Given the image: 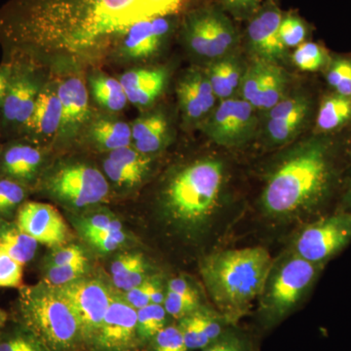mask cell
<instances>
[{"instance_id":"6da1fadb","label":"cell","mask_w":351,"mask_h":351,"mask_svg":"<svg viewBox=\"0 0 351 351\" xmlns=\"http://www.w3.org/2000/svg\"><path fill=\"white\" fill-rule=\"evenodd\" d=\"M184 0H13L9 27L21 43L34 47L52 29L83 36L125 32L138 21L174 13Z\"/></svg>"},{"instance_id":"7a4b0ae2","label":"cell","mask_w":351,"mask_h":351,"mask_svg":"<svg viewBox=\"0 0 351 351\" xmlns=\"http://www.w3.org/2000/svg\"><path fill=\"white\" fill-rule=\"evenodd\" d=\"M339 181L336 152L329 138L306 141L274 170L262 195L270 216L283 217L322 209Z\"/></svg>"},{"instance_id":"3957f363","label":"cell","mask_w":351,"mask_h":351,"mask_svg":"<svg viewBox=\"0 0 351 351\" xmlns=\"http://www.w3.org/2000/svg\"><path fill=\"white\" fill-rule=\"evenodd\" d=\"M271 269L269 251L257 246L215 253L205 258L201 274L219 308L237 314L262 295Z\"/></svg>"},{"instance_id":"277c9868","label":"cell","mask_w":351,"mask_h":351,"mask_svg":"<svg viewBox=\"0 0 351 351\" xmlns=\"http://www.w3.org/2000/svg\"><path fill=\"white\" fill-rule=\"evenodd\" d=\"M17 324L48 351H85L80 322L71 304L56 288L40 282L19 289Z\"/></svg>"},{"instance_id":"5b68a950","label":"cell","mask_w":351,"mask_h":351,"mask_svg":"<svg viewBox=\"0 0 351 351\" xmlns=\"http://www.w3.org/2000/svg\"><path fill=\"white\" fill-rule=\"evenodd\" d=\"M223 164L202 159L173 176L163 193L168 219L184 230H199L213 217L223 191Z\"/></svg>"},{"instance_id":"8992f818","label":"cell","mask_w":351,"mask_h":351,"mask_svg":"<svg viewBox=\"0 0 351 351\" xmlns=\"http://www.w3.org/2000/svg\"><path fill=\"white\" fill-rule=\"evenodd\" d=\"M38 182L46 195L75 209L98 204L110 193L105 174L87 163L63 164L41 176Z\"/></svg>"},{"instance_id":"52a82bcc","label":"cell","mask_w":351,"mask_h":351,"mask_svg":"<svg viewBox=\"0 0 351 351\" xmlns=\"http://www.w3.org/2000/svg\"><path fill=\"white\" fill-rule=\"evenodd\" d=\"M322 267L294 253L276 271L271 269L262 294L265 316L276 321L287 315L313 287Z\"/></svg>"},{"instance_id":"ba28073f","label":"cell","mask_w":351,"mask_h":351,"mask_svg":"<svg viewBox=\"0 0 351 351\" xmlns=\"http://www.w3.org/2000/svg\"><path fill=\"white\" fill-rule=\"evenodd\" d=\"M3 105L0 110V135L19 138L31 119L44 82L31 61L15 60Z\"/></svg>"},{"instance_id":"9c48e42d","label":"cell","mask_w":351,"mask_h":351,"mask_svg":"<svg viewBox=\"0 0 351 351\" xmlns=\"http://www.w3.org/2000/svg\"><path fill=\"white\" fill-rule=\"evenodd\" d=\"M351 243V212L337 209L311 221L295 241V254L325 265Z\"/></svg>"},{"instance_id":"30bf717a","label":"cell","mask_w":351,"mask_h":351,"mask_svg":"<svg viewBox=\"0 0 351 351\" xmlns=\"http://www.w3.org/2000/svg\"><path fill=\"white\" fill-rule=\"evenodd\" d=\"M184 32L189 49L213 61L226 57L239 43L237 27L217 7L198 9L189 14Z\"/></svg>"},{"instance_id":"8fae6325","label":"cell","mask_w":351,"mask_h":351,"mask_svg":"<svg viewBox=\"0 0 351 351\" xmlns=\"http://www.w3.org/2000/svg\"><path fill=\"white\" fill-rule=\"evenodd\" d=\"M56 289L75 311L87 350H93L95 341L114 295L101 280L86 276Z\"/></svg>"},{"instance_id":"7c38bea8","label":"cell","mask_w":351,"mask_h":351,"mask_svg":"<svg viewBox=\"0 0 351 351\" xmlns=\"http://www.w3.org/2000/svg\"><path fill=\"white\" fill-rule=\"evenodd\" d=\"M255 108L241 97L219 101L203 121V131L213 142L226 147L248 142L257 127Z\"/></svg>"},{"instance_id":"4fadbf2b","label":"cell","mask_w":351,"mask_h":351,"mask_svg":"<svg viewBox=\"0 0 351 351\" xmlns=\"http://www.w3.org/2000/svg\"><path fill=\"white\" fill-rule=\"evenodd\" d=\"M287 75L277 62L254 59L244 71L241 98L258 110H269L285 97Z\"/></svg>"},{"instance_id":"5bb4252c","label":"cell","mask_w":351,"mask_h":351,"mask_svg":"<svg viewBox=\"0 0 351 351\" xmlns=\"http://www.w3.org/2000/svg\"><path fill=\"white\" fill-rule=\"evenodd\" d=\"M137 311L122 298L113 295L95 341L93 351H138Z\"/></svg>"},{"instance_id":"9a60e30c","label":"cell","mask_w":351,"mask_h":351,"mask_svg":"<svg viewBox=\"0 0 351 351\" xmlns=\"http://www.w3.org/2000/svg\"><path fill=\"white\" fill-rule=\"evenodd\" d=\"M14 223L39 244L51 248L62 246L68 240V226L52 205L27 200L18 210Z\"/></svg>"},{"instance_id":"2e32d148","label":"cell","mask_w":351,"mask_h":351,"mask_svg":"<svg viewBox=\"0 0 351 351\" xmlns=\"http://www.w3.org/2000/svg\"><path fill=\"white\" fill-rule=\"evenodd\" d=\"M44 157L41 145L25 138H11L0 149V177L32 189L40 179Z\"/></svg>"},{"instance_id":"e0dca14e","label":"cell","mask_w":351,"mask_h":351,"mask_svg":"<svg viewBox=\"0 0 351 351\" xmlns=\"http://www.w3.org/2000/svg\"><path fill=\"white\" fill-rule=\"evenodd\" d=\"M282 17L283 13L274 0H267L249 19L247 43L255 59L277 62L285 55L286 48L279 38Z\"/></svg>"},{"instance_id":"ac0fdd59","label":"cell","mask_w":351,"mask_h":351,"mask_svg":"<svg viewBox=\"0 0 351 351\" xmlns=\"http://www.w3.org/2000/svg\"><path fill=\"white\" fill-rule=\"evenodd\" d=\"M62 120L63 110L57 94V86H52L50 83H44L34 112L20 137L39 145L46 144L55 136L59 135Z\"/></svg>"},{"instance_id":"d6986e66","label":"cell","mask_w":351,"mask_h":351,"mask_svg":"<svg viewBox=\"0 0 351 351\" xmlns=\"http://www.w3.org/2000/svg\"><path fill=\"white\" fill-rule=\"evenodd\" d=\"M173 27V16L138 21L124 32L122 51L130 59H145L156 54L168 38Z\"/></svg>"},{"instance_id":"ffe728a7","label":"cell","mask_w":351,"mask_h":351,"mask_svg":"<svg viewBox=\"0 0 351 351\" xmlns=\"http://www.w3.org/2000/svg\"><path fill=\"white\" fill-rule=\"evenodd\" d=\"M177 93L180 107L189 121L204 120L216 106L217 97L205 69L189 71L178 84Z\"/></svg>"},{"instance_id":"44dd1931","label":"cell","mask_w":351,"mask_h":351,"mask_svg":"<svg viewBox=\"0 0 351 351\" xmlns=\"http://www.w3.org/2000/svg\"><path fill=\"white\" fill-rule=\"evenodd\" d=\"M57 94L63 110L59 135L64 138L75 137L89 117V96L86 85L82 78L73 76L57 85Z\"/></svg>"},{"instance_id":"7402d4cb","label":"cell","mask_w":351,"mask_h":351,"mask_svg":"<svg viewBox=\"0 0 351 351\" xmlns=\"http://www.w3.org/2000/svg\"><path fill=\"white\" fill-rule=\"evenodd\" d=\"M151 166L149 156L130 147L108 152L104 161V174L117 186L134 188L145 179Z\"/></svg>"},{"instance_id":"603a6c76","label":"cell","mask_w":351,"mask_h":351,"mask_svg":"<svg viewBox=\"0 0 351 351\" xmlns=\"http://www.w3.org/2000/svg\"><path fill=\"white\" fill-rule=\"evenodd\" d=\"M167 80V71L162 68L138 69L124 73L119 82L128 101L136 107L145 108L162 94Z\"/></svg>"},{"instance_id":"cb8c5ba5","label":"cell","mask_w":351,"mask_h":351,"mask_svg":"<svg viewBox=\"0 0 351 351\" xmlns=\"http://www.w3.org/2000/svg\"><path fill=\"white\" fill-rule=\"evenodd\" d=\"M178 327L188 350H204L223 335V329L218 316L200 307L182 318Z\"/></svg>"},{"instance_id":"d4e9b609","label":"cell","mask_w":351,"mask_h":351,"mask_svg":"<svg viewBox=\"0 0 351 351\" xmlns=\"http://www.w3.org/2000/svg\"><path fill=\"white\" fill-rule=\"evenodd\" d=\"M132 147L145 156L163 149L168 140L169 125L161 112H152L138 117L131 125Z\"/></svg>"},{"instance_id":"484cf974","label":"cell","mask_w":351,"mask_h":351,"mask_svg":"<svg viewBox=\"0 0 351 351\" xmlns=\"http://www.w3.org/2000/svg\"><path fill=\"white\" fill-rule=\"evenodd\" d=\"M90 140L101 151L112 152L132 145V129L123 120L100 117L90 124Z\"/></svg>"},{"instance_id":"4316f807","label":"cell","mask_w":351,"mask_h":351,"mask_svg":"<svg viewBox=\"0 0 351 351\" xmlns=\"http://www.w3.org/2000/svg\"><path fill=\"white\" fill-rule=\"evenodd\" d=\"M217 99L223 101L234 97L239 91L244 71L234 57L215 60L205 69Z\"/></svg>"},{"instance_id":"83f0119b","label":"cell","mask_w":351,"mask_h":351,"mask_svg":"<svg viewBox=\"0 0 351 351\" xmlns=\"http://www.w3.org/2000/svg\"><path fill=\"white\" fill-rule=\"evenodd\" d=\"M38 242L18 228L14 221H0V249L25 265L36 258Z\"/></svg>"},{"instance_id":"f1b7e54d","label":"cell","mask_w":351,"mask_h":351,"mask_svg":"<svg viewBox=\"0 0 351 351\" xmlns=\"http://www.w3.org/2000/svg\"><path fill=\"white\" fill-rule=\"evenodd\" d=\"M147 265L142 254L125 253L115 258L110 267L113 285L128 292L147 280Z\"/></svg>"},{"instance_id":"f546056e","label":"cell","mask_w":351,"mask_h":351,"mask_svg":"<svg viewBox=\"0 0 351 351\" xmlns=\"http://www.w3.org/2000/svg\"><path fill=\"white\" fill-rule=\"evenodd\" d=\"M90 92L101 108L110 112H121L128 103L125 90L119 80L98 73L90 77Z\"/></svg>"},{"instance_id":"4dcf8cb0","label":"cell","mask_w":351,"mask_h":351,"mask_svg":"<svg viewBox=\"0 0 351 351\" xmlns=\"http://www.w3.org/2000/svg\"><path fill=\"white\" fill-rule=\"evenodd\" d=\"M311 112V103L295 112L267 119L265 133L274 145H284L301 131Z\"/></svg>"},{"instance_id":"1f68e13d","label":"cell","mask_w":351,"mask_h":351,"mask_svg":"<svg viewBox=\"0 0 351 351\" xmlns=\"http://www.w3.org/2000/svg\"><path fill=\"white\" fill-rule=\"evenodd\" d=\"M351 120V98L343 95L328 96L321 103L316 126L318 130L328 133L338 130Z\"/></svg>"},{"instance_id":"d6a6232c","label":"cell","mask_w":351,"mask_h":351,"mask_svg":"<svg viewBox=\"0 0 351 351\" xmlns=\"http://www.w3.org/2000/svg\"><path fill=\"white\" fill-rule=\"evenodd\" d=\"M29 189L20 182L0 177V221H14L18 210L27 200Z\"/></svg>"},{"instance_id":"836d02e7","label":"cell","mask_w":351,"mask_h":351,"mask_svg":"<svg viewBox=\"0 0 351 351\" xmlns=\"http://www.w3.org/2000/svg\"><path fill=\"white\" fill-rule=\"evenodd\" d=\"M167 313L162 304H151L137 311V332L141 343L154 341L167 326Z\"/></svg>"},{"instance_id":"e575fe53","label":"cell","mask_w":351,"mask_h":351,"mask_svg":"<svg viewBox=\"0 0 351 351\" xmlns=\"http://www.w3.org/2000/svg\"><path fill=\"white\" fill-rule=\"evenodd\" d=\"M88 269V261L58 267H43V282L53 288L62 287L86 276Z\"/></svg>"},{"instance_id":"d590c367","label":"cell","mask_w":351,"mask_h":351,"mask_svg":"<svg viewBox=\"0 0 351 351\" xmlns=\"http://www.w3.org/2000/svg\"><path fill=\"white\" fill-rule=\"evenodd\" d=\"M293 63L302 71H317L328 63L326 50L315 43H302L292 55Z\"/></svg>"},{"instance_id":"8d00e7d4","label":"cell","mask_w":351,"mask_h":351,"mask_svg":"<svg viewBox=\"0 0 351 351\" xmlns=\"http://www.w3.org/2000/svg\"><path fill=\"white\" fill-rule=\"evenodd\" d=\"M0 351H48L27 330L16 324L0 335Z\"/></svg>"},{"instance_id":"74e56055","label":"cell","mask_w":351,"mask_h":351,"mask_svg":"<svg viewBox=\"0 0 351 351\" xmlns=\"http://www.w3.org/2000/svg\"><path fill=\"white\" fill-rule=\"evenodd\" d=\"M308 32L306 23L299 16L295 14L283 15L279 27V38L286 49L297 48L306 43Z\"/></svg>"},{"instance_id":"f35d334b","label":"cell","mask_w":351,"mask_h":351,"mask_svg":"<svg viewBox=\"0 0 351 351\" xmlns=\"http://www.w3.org/2000/svg\"><path fill=\"white\" fill-rule=\"evenodd\" d=\"M327 82L337 94L351 98V60L339 58L330 64Z\"/></svg>"},{"instance_id":"ab89813d","label":"cell","mask_w":351,"mask_h":351,"mask_svg":"<svg viewBox=\"0 0 351 351\" xmlns=\"http://www.w3.org/2000/svg\"><path fill=\"white\" fill-rule=\"evenodd\" d=\"M82 234L88 243L101 253H110L117 250L127 240V235L123 230L86 232Z\"/></svg>"},{"instance_id":"60d3db41","label":"cell","mask_w":351,"mask_h":351,"mask_svg":"<svg viewBox=\"0 0 351 351\" xmlns=\"http://www.w3.org/2000/svg\"><path fill=\"white\" fill-rule=\"evenodd\" d=\"M163 306L167 314L175 319L181 320L199 308V299L186 297L167 290Z\"/></svg>"},{"instance_id":"b9f144b4","label":"cell","mask_w":351,"mask_h":351,"mask_svg":"<svg viewBox=\"0 0 351 351\" xmlns=\"http://www.w3.org/2000/svg\"><path fill=\"white\" fill-rule=\"evenodd\" d=\"M24 265L0 249V287L18 288L23 286Z\"/></svg>"},{"instance_id":"7bdbcfd3","label":"cell","mask_w":351,"mask_h":351,"mask_svg":"<svg viewBox=\"0 0 351 351\" xmlns=\"http://www.w3.org/2000/svg\"><path fill=\"white\" fill-rule=\"evenodd\" d=\"M84 261H88V258L82 247L75 244L62 245L46 257L43 267H58Z\"/></svg>"},{"instance_id":"ee69618b","label":"cell","mask_w":351,"mask_h":351,"mask_svg":"<svg viewBox=\"0 0 351 351\" xmlns=\"http://www.w3.org/2000/svg\"><path fill=\"white\" fill-rule=\"evenodd\" d=\"M154 351H188L181 330L178 326H166L154 339Z\"/></svg>"},{"instance_id":"f6af8a7d","label":"cell","mask_w":351,"mask_h":351,"mask_svg":"<svg viewBox=\"0 0 351 351\" xmlns=\"http://www.w3.org/2000/svg\"><path fill=\"white\" fill-rule=\"evenodd\" d=\"M121 230H123V226L119 219L108 212H98L90 215L80 223V230L82 233Z\"/></svg>"},{"instance_id":"bcb514c9","label":"cell","mask_w":351,"mask_h":351,"mask_svg":"<svg viewBox=\"0 0 351 351\" xmlns=\"http://www.w3.org/2000/svg\"><path fill=\"white\" fill-rule=\"evenodd\" d=\"M219 2L228 12L239 20L250 19L262 6V0H219Z\"/></svg>"},{"instance_id":"7dc6e473","label":"cell","mask_w":351,"mask_h":351,"mask_svg":"<svg viewBox=\"0 0 351 351\" xmlns=\"http://www.w3.org/2000/svg\"><path fill=\"white\" fill-rule=\"evenodd\" d=\"M152 288V277H149L147 280L137 287L124 293L123 299L125 300L127 304H130L136 311H138V309L151 304Z\"/></svg>"},{"instance_id":"c3c4849f","label":"cell","mask_w":351,"mask_h":351,"mask_svg":"<svg viewBox=\"0 0 351 351\" xmlns=\"http://www.w3.org/2000/svg\"><path fill=\"white\" fill-rule=\"evenodd\" d=\"M203 351H246L243 341L233 335H221Z\"/></svg>"},{"instance_id":"681fc988","label":"cell","mask_w":351,"mask_h":351,"mask_svg":"<svg viewBox=\"0 0 351 351\" xmlns=\"http://www.w3.org/2000/svg\"><path fill=\"white\" fill-rule=\"evenodd\" d=\"M167 290L172 291V292L177 293V294L186 295V297L199 299L196 289L182 277H176V278L171 279L168 282Z\"/></svg>"},{"instance_id":"f907efd6","label":"cell","mask_w":351,"mask_h":351,"mask_svg":"<svg viewBox=\"0 0 351 351\" xmlns=\"http://www.w3.org/2000/svg\"><path fill=\"white\" fill-rule=\"evenodd\" d=\"M11 73H12V64L6 63L0 64V110L3 105L9 82H10Z\"/></svg>"},{"instance_id":"816d5d0a","label":"cell","mask_w":351,"mask_h":351,"mask_svg":"<svg viewBox=\"0 0 351 351\" xmlns=\"http://www.w3.org/2000/svg\"><path fill=\"white\" fill-rule=\"evenodd\" d=\"M167 291V290H166ZM165 289L162 284V281L157 277H152V288L151 295V304H162L165 300Z\"/></svg>"},{"instance_id":"f5cc1de1","label":"cell","mask_w":351,"mask_h":351,"mask_svg":"<svg viewBox=\"0 0 351 351\" xmlns=\"http://www.w3.org/2000/svg\"><path fill=\"white\" fill-rule=\"evenodd\" d=\"M341 203L343 204L338 208L339 210L351 212V178L346 184V191L343 193V198H341Z\"/></svg>"},{"instance_id":"db71d44e","label":"cell","mask_w":351,"mask_h":351,"mask_svg":"<svg viewBox=\"0 0 351 351\" xmlns=\"http://www.w3.org/2000/svg\"><path fill=\"white\" fill-rule=\"evenodd\" d=\"M8 319V313H7L5 311H3V309L0 308V335H1V332L5 329Z\"/></svg>"},{"instance_id":"11a10c76","label":"cell","mask_w":351,"mask_h":351,"mask_svg":"<svg viewBox=\"0 0 351 351\" xmlns=\"http://www.w3.org/2000/svg\"><path fill=\"white\" fill-rule=\"evenodd\" d=\"M0 138H1V135H0ZM1 144H0V149H1Z\"/></svg>"}]
</instances>
